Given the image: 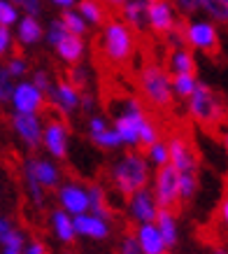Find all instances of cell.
Returning a JSON list of instances; mask_svg holds the SVG:
<instances>
[{
    "instance_id": "6da1fadb",
    "label": "cell",
    "mask_w": 228,
    "mask_h": 254,
    "mask_svg": "<svg viewBox=\"0 0 228 254\" xmlns=\"http://www.w3.org/2000/svg\"><path fill=\"white\" fill-rule=\"evenodd\" d=\"M110 182L123 198H128L130 193L149 187V182H152V166L147 163L145 154H140L135 149L123 152L110 166Z\"/></svg>"
},
{
    "instance_id": "7a4b0ae2",
    "label": "cell",
    "mask_w": 228,
    "mask_h": 254,
    "mask_svg": "<svg viewBox=\"0 0 228 254\" xmlns=\"http://www.w3.org/2000/svg\"><path fill=\"white\" fill-rule=\"evenodd\" d=\"M140 93L145 98L147 105H152L156 110H168L172 108V89H170V72L159 63H145L140 68Z\"/></svg>"
},
{
    "instance_id": "3957f363",
    "label": "cell",
    "mask_w": 228,
    "mask_h": 254,
    "mask_svg": "<svg viewBox=\"0 0 228 254\" xmlns=\"http://www.w3.org/2000/svg\"><path fill=\"white\" fill-rule=\"evenodd\" d=\"M103 54L112 65L128 63L135 54V35L121 19H110L103 23V35H100Z\"/></svg>"
},
{
    "instance_id": "277c9868",
    "label": "cell",
    "mask_w": 228,
    "mask_h": 254,
    "mask_svg": "<svg viewBox=\"0 0 228 254\" xmlns=\"http://www.w3.org/2000/svg\"><path fill=\"white\" fill-rule=\"evenodd\" d=\"M149 119L147 115L145 105H142V100L140 98H123L119 105H116V112H114V122L112 128L114 133L119 135L123 147H128V149H137V135H140V126Z\"/></svg>"
},
{
    "instance_id": "5b68a950",
    "label": "cell",
    "mask_w": 228,
    "mask_h": 254,
    "mask_svg": "<svg viewBox=\"0 0 228 254\" xmlns=\"http://www.w3.org/2000/svg\"><path fill=\"white\" fill-rule=\"evenodd\" d=\"M186 108H189V117L200 126H217L224 119V112H226L219 96L205 82L196 84L193 93L186 98Z\"/></svg>"
},
{
    "instance_id": "8992f818",
    "label": "cell",
    "mask_w": 228,
    "mask_h": 254,
    "mask_svg": "<svg viewBox=\"0 0 228 254\" xmlns=\"http://www.w3.org/2000/svg\"><path fill=\"white\" fill-rule=\"evenodd\" d=\"M184 33V47H189L191 52H200L207 56H219L221 52V35L219 26H214L207 19H191L182 23Z\"/></svg>"
},
{
    "instance_id": "52a82bcc",
    "label": "cell",
    "mask_w": 228,
    "mask_h": 254,
    "mask_svg": "<svg viewBox=\"0 0 228 254\" xmlns=\"http://www.w3.org/2000/svg\"><path fill=\"white\" fill-rule=\"evenodd\" d=\"M23 180L40 185L45 191H56V187L63 182V170L54 159L28 156L23 161Z\"/></svg>"
},
{
    "instance_id": "ba28073f",
    "label": "cell",
    "mask_w": 228,
    "mask_h": 254,
    "mask_svg": "<svg viewBox=\"0 0 228 254\" xmlns=\"http://www.w3.org/2000/svg\"><path fill=\"white\" fill-rule=\"evenodd\" d=\"M42 149H45L49 159L54 161H63L68 159L70 152V126L63 122L61 117H49L42 128Z\"/></svg>"
},
{
    "instance_id": "9c48e42d",
    "label": "cell",
    "mask_w": 228,
    "mask_h": 254,
    "mask_svg": "<svg viewBox=\"0 0 228 254\" xmlns=\"http://www.w3.org/2000/svg\"><path fill=\"white\" fill-rule=\"evenodd\" d=\"M152 193L161 210H175L179 205V185H177V170L168 163L156 168L152 177Z\"/></svg>"
},
{
    "instance_id": "30bf717a",
    "label": "cell",
    "mask_w": 228,
    "mask_h": 254,
    "mask_svg": "<svg viewBox=\"0 0 228 254\" xmlns=\"http://www.w3.org/2000/svg\"><path fill=\"white\" fill-rule=\"evenodd\" d=\"M56 203L70 217L89 212V189L79 180H68L56 187Z\"/></svg>"
},
{
    "instance_id": "8fae6325",
    "label": "cell",
    "mask_w": 228,
    "mask_h": 254,
    "mask_svg": "<svg viewBox=\"0 0 228 254\" xmlns=\"http://www.w3.org/2000/svg\"><path fill=\"white\" fill-rule=\"evenodd\" d=\"M9 105L14 112L21 115H42L47 108V98L45 93H40V89L31 84V79H19L9 98Z\"/></svg>"
},
{
    "instance_id": "7c38bea8",
    "label": "cell",
    "mask_w": 228,
    "mask_h": 254,
    "mask_svg": "<svg viewBox=\"0 0 228 254\" xmlns=\"http://www.w3.org/2000/svg\"><path fill=\"white\" fill-rule=\"evenodd\" d=\"M86 133H89V140L98 149H103V152H119V149H123L121 140L114 133L110 119L105 115H100V112L89 115V119H86Z\"/></svg>"
},
{
    "instance_id": "4fadbf2b",
    "label": "cell",
    "mask_w": 228,
    "mask_h": 254,
    "mask_svg": "<svg viewBox=\"0 0 228 254\" xmlns=\"http://www.w3.org/2000/svg\"><path fill=\"white\" fill-rule=\"evenodd\" d=\"M12 131L16 138L21 140L28 149H38L42 145V128H45V119L42 115H21V112H12Z\"/></svg>"
},
{
    "instance_id": "5bb4252c",
    "label": "cell",
    "mask_w": 228,
    "mask_h": 254,
    "mask_svg": "<svg viewBox=\"0 0 228 254\" xmlns=\"http://www.w3.org/2000/svg\"><path fill=\"white\" fill-rule=\"evenodd\" d=\"M79 96L82 91H77L68 79L61 77L54 82L52 93L47 96V105L54 108L61 117H72L75 112H79Z\"/></svg>"
},
{
    "instance_id": "9a60e30c",
    "label": "cell",
    "mask_w": 228,
    "mask_h": 254,
    "mask_svg": "<svg viewBox=\"0 0 228 254\" xmlns=\"http://www.w3.org/2000/svg\"><path fill=\"white\" fill-rule=\"evenodd\" d=\"M159 205L154 200L152 189H140V191L130 193L126 198V215H128L130 222L135 224H154L156 215H159Z\"/></svg>"
},
{
    "instance_id": "2e32d148",
    "label": "cell",
    "mask_w": 228,
    "mask_h": 254,
    "mask_svg": "<svg viewBox=\"0 0 228 254\" xmlns=\"http://www.w3.org/2000/svg\"><path fill=\"white\" fill-rule=\"evenodd\" d=\"M179 23V12L172 5V0H154L147 9V28H152L159 35L170 33Z\"/></svg>"
},
{
    "instance_id": "e0dca14e",
    "label": "cell",
    "mask_w": 228,
    "mask_h": 254,
    "mask_svg": "<svg viewBox=\"0 0 228 254\" xmlns=\"http://www.w3.org/2000/svg\"><path fill=\"white\" fill-rule=\"evenodd\" d=\"M168 142V152H170V166L177 173H198L200 161H198L196 149L191 147V142L184 135H172Z\"/></svg>"
},
{
    "instance_id": "ac0fdd59",
    "label": "cell",
    "mask_w": 228,
    "mask_h": 254,
    "mask_svg": "<svg viewBox=\"0 0 228 254\" xmlns=\"http://www.w3.org/2000/svg\"><path fill=\"white\" fill-rule=\"evenodd\" d=\"M72 226H75L77 238L93 240V243H103V240L112 236V222L93 215V212H84V215L72 217Z\"/></svg>"
},
{
    "instance_id": "d6986e66",
    "label": "cell",
    "mask_w": 228,
    "mask_h": 254,
    "mask_svg": "<svg viewBox=\"0 0 228 254\" xmlns=\"http://www.w3.org/2000/svg\"><path fill=\"white\" fill-rule=\"evenodd\" d=\"M54 52L58 56V61H63L68 68L70 65H77V63H82L84 56H86V40L65 33L61 38V42L54 47Z\"/></svg>"
},
{
    "instance_id": "ffe728a7",
    "label": "cell",
    "mask_w": 228,
    "mask_h": 254,
    "mask_svg": "<svg viewBox=\"0 0 228 254\" xmlns=\"http://www.w3.org/2000/svg\"><path fill=\"white\" fill-rule=\"evenodd\" d=\"M16 33H14V42H19L21 47H35L45 40V26L38 16H26L21 14V19L16 21Z\"/></svg>"
},
{
    "instance_id": "44dd1931",
    "label": "cell",
    "mask_w": 228,
    "mask_h": 254,
    "mask_svg": "<svg viewBox=\"0 0 228 254\" xmlns=\"http://www.w3.org/2000/svg\"><path fill=\"white\" fill-rule=\"evenodd\" d=\"M133 236H135L137 247L142 254H168V247L161 238L156 224H137Z\"/></svg>"
},
{
    "instance_id": "7402d4cb",
    "label": "cell",
    "mask_w": 228,
    "mask_h": 254,
    "mask_svg": "<svg viewBox=\"0 0 228 254\" xmlns=\"http://www.w3.org/2000/svg\"><path fill=\"white\" fill-rule=\"evenodd\" d=\"M154 0H123L119 7L121 12V21L128 26L130 31H145L147 28V9Z\"/></svg>"
},
{
    "instance_id": "603a6c76",
    "label": "cell",
    "mask_w": 228,
    "mask_h": 254,
    "mask_svg": "<svg viewBox=\"0 0 228 254\" xmlns=\"http://www.w3.org/2000/svg\"><path fill=\"white\" fill-rule=\"evenodd\" d=\"M49 229H52L54 238L63 243V245H72L77 240L75 226H72V217L68 212H63L61 208H54L49 212Z\"/></svg>"
},
{
    "instance_id": "cb8c5ba5",
    "label": "cell",
    "mask_w": 228,
    "mask_h": 254,
    "mask_svg": "<svg viewBox=\"0 0 228 254\" xmlns=\"http://www.w3.org/2000/svg\"><path fill=\"white\" fill-rule=\"evenodd\" d=\"M154 224H156L161 238H163V243H166L168 252L175 250L177 243H179V222H177L175 210H159V215H156Z\"/></svg>"
},
{
    "instance_id": "d4e9b609",
    "label": "cell",
    "mask_w": 228,
    "mask_h": 254,
    "mask_svg": "<svg viewBox=\"0 0 228 254\" xmlns=\"http://www.w3.org/2000/svg\"><path fill=\"white\" fill-rule=\"evenodd\" d=\"M168 72L172 75H196V56L189 47H177L170 49L168 56Z\"/></svg>"
},
{
    "instance_id": "484cf974",
    "label": "cell",
    "mask_w": 228,
    "mask_h": 254,
    "mask_svg": "<svg viewBox=\"0 0 228 254\" xmlns=\"http://www.w3.org/2000/svg\"><path fill=\"white\" fill-rule=\"evenodd\" d=\"M86 189H89V212L112 222L114 215H112V208H110V200H107V189L100 182L86 185Z\"/></svg>"
},
{
    "instance_id": "4316f807",
    "label": "cell",
    "mask_w": 228,
    "mask_h": 254,
    "mask_svg": "<svg viewBox=\"0 0 228 254\" xmlns=\"http://www.w3.org/2000/svg\"><path fill=\"white\" fill-rule=\"evenodd\" d=\"M75 9L79 12V16L86 21L89 28L91 26L98 28V26H103L107 21V9L100 5V0H77Z\"/></svg>"
},
{
    "instance_id": "83f0119b",
    "label": "cell",
    "mask_w": 228,
    "mask_h": 254,
    "mask_svg": "<svg viewBox=\"0 0 228 254\" xmlns=\"http://www.w3.org/2000/svg\"><path fill=\"white\" fill-rule=\"evenodd\" d=\"M198 12L207 16V21L214 26L228 23V0H198Z\"/></svg>"
},
{
    "instance_id": "f1b7e54d",
    "label": "cell",
    "mask_w": 228,
    "mask_h": 254,
    "mask_svg": "<svg viewBox=\"0 0 228 254\" xmlns=\"http://www.w3.org/2000/svg\"><path fill=\"white\" fill-rule=\"evenodd\" d=\"M177 185H179V203H191L198 196L200 177L198 173H177Z\"/></svg>"
},
{
    "instance_id": "f546056e",
    "label": "cell",
    "mask_w": 228,
    "mask_h": 254,
    "mask_svg": "<svg viewBox=\"0 0 228 254\" xmlns=\"http://www.w3.org/2000/svg\"><path fill=\"white\" fill-rule=\"evenodd\" d=\"M198 82H200V79H198L196 75H170L172 98H179V100H184V103H186V98L193 93V89H196Z\"/></svg>"
},
{
    "instance_id": "4dcf8cb0",
    "label": "cell",
    "mask_w": 228,
    "mask_h": 254,
    "mask_svg": "<svg viewBox=\"0 0 228 254\" xmlns=\"http://www.w3.org/2000/svg\"><path fill=\"white\" fill-rule=\"evenodd\" d=\"M58 19H61L65 33H70V35H77V38H86L89 26H86V21H84L82 16H79V12H77L75 7H72V9H63Z\"/></svg>"
},
{
    "instance_id": "1f68e13d",
    "label": "cell",
    "mask_w": 228,
    "mask_h": 254,
    "mask_svg": "<svg viewBox=\"0 0 228 254\" xmlns=\"http://www.w3.org/2000/svg\"><path fill=\"white\" fill-rule=\"evenodd\" d=\"M145 159L149 166L154 168H161V166H168L170 163V152H168V142L166 140H159V142H154L152 147H147L145 149Z\"/></svg>"
},
{
    "instance_id": "d6a6232c",
    "label": "cell",
    "mask_w": 228,
    "mask_h": 254,
    "mask_svg": "<svg viewBox=\"0 0 228 254\" xmlns=\"http://www.w3.org/2000/svg\"><path fill=\"white\" fill-rule=\"evenodd\" d=\"M2 70L7 72L12 79H23L26 75H28V70H31V63L26 61L23 56H16V54H9L7 59H5V63H2Z\"/></svg>"
},
{
    "instance_id": "836d02e7",
    "label": "cell",
    "mask_w": 228,
    "mask_h": 254,
    "mask_svg": "<svg viewBox=\"0 0 228 254\" xmlns=\"http://www.w3.org/2000/svg\"><path fill=\"white\" fill-rule=\"evenodd\" d=\"M161 140V128L159 124L154 122V119H147L142 126H140V135H137V147H142V149H147V147H152L154 142H159Z\"/></svg>"
},
{
    "instance_id": "e575fe53",
    "label": "cell",
    "mask_w": 228,
    "mask_h": 254,
    "mask_svg": "<svg viewBox=\"0 0 228 254\" xmlns=\"http://www.w3.org/2000/svg\"><path fill=\"white\" fill-rule=\"evenodd\" d=\"M65 79L75 86L77 91H86V86L91 82V75H89V68L84 63H77V65H70L68 68V77Z\"/></svg>"
},
{
    "instance_id": "d590c367",
    "label": "cell",
    "mask_w": 228,
    "mask_h": 254,
    "mask_svg": "<svg viewBox=\"0 0 228 254\" xmlns=\"http://www.w3.org/2000/svg\"><path fill=\"white\" fill-rule=\"evenodd\" d=\"M26 243H28V238H26V233H23L19 226H14L12 231L5 233V236L0 238V247H2L5 252H21Z\"/></svg>"
},
{
    "instance_id": "8d00e7d4",
    "label": "cell",
    "mask_w": 228,
    "mask_h": 254,
    "mask_svg": "<svg viewBox=\"0 0 228 254\" xmlns=\"http://www.w3.org/2000/svg\"><path fill=\"white\" fill-rule=\"evenodd\" d=\"M54 82H56V79H54V75L47 68H35V70H33L31 84L35 86V89H40V93H45V98L52 93Z\"/></svg>"
},
{
    "instance_id": "74e56055",
    "label": "cell",
    "mask_w": 228,
    "mask_h": 254,
    "mask_svg": "<svg viewBox=\"0 0 228 254\" xmlns=\"http://www.w3.org/2000/svg\"><path fill=\"white\" fill-rule=\"evenodd\" d=\"M19 19H21V12H19L9 0H0V26L12 28V26H16Z\"/></svg>"
},
{
    "instance_id": "f35d334b",
    "label": "cell",
    "mask_w": 228,
    "mask_h": 254,
    "mask_svg": "<svg viewBox=\"0 0 228 254\" xmlns=\"http://www.w3.org/2000/svg\"><path fill=\"white\" fill-rule=\"evenodd\" d=\"M63 35H65V28H63L61 19H52V21L45 26V40H42V42H47V45L54 49V47L61 42Z\"/></svg>"
},
{
    "instance_id": "ab89813d",
    "label": "cell",
    "mask_w": 228,
    "mask_h": 254,
    "mask_svg": "<svg viewBox=\"0 0 228 254\" xmlns=\"http://www.w3.org/2000/svg\"><path fill=\"white\" fill-rule=\"evenodd\" d=\"M12 5H14L21 14L26 16H42V12H45V5H42V0H9Z\"/></svg>"
},
{
    "instance_id": "60d3db41",
    "label": "cell",
    "mask_w": 228,
    "mask_h": 254,
    "mask_svg": "<svg viewBox=\"0 0 228 254\" xmlns=\"http://www.w3.org/2000/svg\"><path fill=\"white\" fill-rule=\"evenodd\" d=\"M14 86H16V79H12L5 70L0 68V105H7L9 103L12 93H14Z\"/></svg>"
},
{
    "instance_id": "b9f144b4",
    "label": "cell",
    "mask_w": 228,
    "mask_h": 254,
    "mask_svg": "<svg viewBox=\"0 0 228 254\" xmlns=\"http://www.w3.org/2000/svg\"><path fill=\"white\" fill-rule=\"evenodd\" d=\"M14 33H12V28H5V26H0V59L5 56L7 59L9 54H12V49H14Z\"/></svg>"
},
{
    "instance_id": "7bdbcfd3",
    "label": "cell",
    "mask_w": 228,
    "mask_h": 254,
    "mask_svg": "<svg viewBox=\"0 0 228 254\" xmlns=\"http://www.w3.org/2000/svg\"><path fill=\"white\" fill-rule=\"evenodd\" d=\"M23 185H26V193H28V198H31L38 208H42V205H45V198H47L45 189H42L40 185H35V182H28V180H23Z\"/></svg>"
},
{
    "instance_id": "ee69618b",
    "label": "cell",
    "mask_w": 228,
    "mask_h": 254,
    "mask_svg": "<svg viewBox=\"0 0 228 254\" xmlns=\"http://www.w3.org/2000/svg\"><path fill=\"white\" fill-rule=\"evenodd\" d=\"M119 254H142L133 233H128V236H123V238L119 240Z\"/></svg>"
},
{
    "instance_id": "f6af8a7d",
    "label": "cell",
    "mask_w": 228,
    "mask_h": 254,
    "mask_svg": "<svg viewBox=\"0 0 228 254\" xmlns=\"http://www.w3.org/2000/svg\"><path fill=\"white\" fill-rule=\"evenodd\" d=\"M177 12L184 16H196L198 14V0H172Z\"/></svg>"
},
{
    "instance_id": "bcb514c9",
    "label": "cell",
    "mask_w": 228,
    "mask_h": 254,
    "mask_svg": "<svg viewBox=\"0 0 228 254\" xmlns=\"http://www.w3.org/2000/svg\"><path fill=\"white\" fill-rule=\"evenodd\" d=\"M166 42L170 49H177V47H184V33H182V23L175 26L170 33H166Z\"/></svg>"
},
{
    "instance_id": "7dc6e473",
    "label": "cell",
    "mask_w": 228,
    "mask_h": 254,
    "mask_svg": "<svg viewBox=\"0 0 228 254\" xmlns=\"http://www.w3.org/2000/svg\"><path fill=\"white\" fill-rule=\"evenodd\" d=\"M21 254H49V245H47L45 240H28L23 245Z\"/></svg>"
},
{
    "instance_id": "c3c4849f",
    "label": "cell",
    "mask_w": 228,
    "mask_h": 254,
    "mask_svg": "<svg viewBox=\"0 0 228 254\" xmlns=\"http://www.w3.org/2000/svg\"><path fill=\"white\" fill-rule=\"evenodd\" d=\"M79 112H84V115H93L96 112V98H93V93L82 91V96H79Z\"/></svg>"
},
{
    "instance_id": "681fc988",
    "label": "cell",
    "mask_w": 228,
    "mask_h": 254,
    "mask_svg": "<svg viewBox=\"0 0 228 254\" xmlns=\"http://www.w3.org/2000/svg\"><path fill=\"white\" fill-rule=\"evenodd\" d=\"M219 222H221V226H226L228 229V193L219 203Z\"/></svg>"
},
{
    "instance_id": "f907efd6",
    "label": "cell",
    "mask_w": 228,
    "mask_h": 254,
    "mask_svg": "<svg viewBox=\"0 0 228 254\" xmlns=\"http://www.w3.org/2000/svg\"><path fill=\"white\" fill-rule=\"evenodd\" d=\"M14 226H16V224L12 222V219H9L7 215H0V238H2L5 233H9V231H12Z\"/></svg>"
},
{
    "instance_id": "816d5d0a",
    "label": "cell",
    "mask_w": 228,
    "mask_h": 254,
    "mask_svg": "<svg viewBox=\"0 0 228 254\" xmlns=\"http://www.w3.org/2000/svg\"><path fill=\"white\" fill-rule=\"evenodd\" d=\"M49 5H54V7H58L63 12V9H72L77 5V0H49Z\"/></svg>"
},
{
    "instance_id": "f5cc1de1",
    "label": "cell",
    "mask_w": 228,
    "mask_h": 254,
    "mask_svg": "<svg viewBox=\"0 0 228 254\" xmlns=\"http://www.w3.org/2000/svg\"><path fill=\"white\" fill-rule=\"evenodd\" d=\"M100 5L105 9H119L123 5V0H100Z\"/></svg>"
},
{
    "instance_id": "db71d44e",
    "label": "cell",
    "mask_w": 228,
    "mask_h": 254,
    "mask_svg": "<svg viewBox=\"0 0 228 254\" xmlns=\"http://www.w3.org/2000/svg\"><path fill=\"white\" fill-rule=\"evenodd\" d=\"M224 149H226V156H228V131L224 133Z\"/></svg>"
},
{
    "instance_id": "11a10c76",
    "label": "cell",
    "mask_w": 228,
    "mask_h": 254,
    "mask_svg": "<svg viewBox=\"0 0 228 254\" xmlns=\"http://www.w3.org/2000/svg\"><path fill=\"white\" fill-rule=\"evenodd\" d=\"M214 254H228V252H226V250H217V252H214Z\"/></svg>"
},
{
    "instance_id": "9f6ffc18",
    "label": "cell",
    "mask_w": 228,
    "mask_h": 254,
    "mask_svg": "<svg viewBox=\"0 0 228 254\" xmlns=\"http://www.w3.org/2000/svg\"><path fill=\"white\" fill-rule=\"evenodd\" d=\"M2 254H21V252H5V250H2Z\"/></svg>"
},
{
    "instance_id": "6f0895ef",
    "label": "cell",
    "mask_w": 228,
    "mask_h": 254,
    "mask_svg": "<svg viewBox=\"0 0 228 254\" xmlns=\"http://www.w3.org/2000/svg\"><path fill=\"white\" fill-rule=\"evenodd\" d=\"M0 68H2V65H0Z\"/></svg>"
}]
</instances>
